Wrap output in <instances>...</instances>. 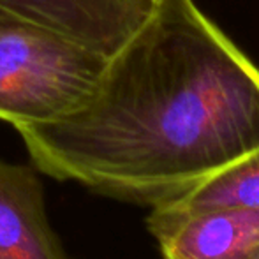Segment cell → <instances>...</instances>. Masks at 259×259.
Segmentation results:
<instances>
[{"label":"cell","instance_id":"8992f818","mask_svg":"<svg viewBox=\"0 0 259 259\" xmlns=\"http://www.w3.org/2000/svg\"><path fill=\"white\" fill-rule=\"evenodd\" d=\"M213 210H259V147L211 173L185 194L154 206L148 221H177Z\"/></svg>","mask_w":259,"mask_h":259},{"label":"cell","instance_id":"5b68a950","mask_svg":"<svg viewBox=\"0 0 259 259\" xmlns=\"http://www.w3.org/2000/svg\"><path fill=\"white\" fill-rule=\"evenodd\" d=\"M0 259H69L48 221L39 178L6 160H0Z\"/></svg>","mask_w":259,"mask_h":259},{"label":"cell","instance_id":"277c9868","mask_svg":"<svg viewBox=\"0 0 259 259\" xmlns=\"http://www.w3.org/2000/svg\"><path fill=\"white\" fill-rule=\"evenodd\" d=\"M164 259H249L259 249V210H213L148 221Z\"/></svg>","mask_w":259,"mask_h":259},{"label":"cell","instance_id":"52a82bcc","mask_svg":"<svg viewBox=\"0 0 259 259\" xmlns=\"http://www.w3.org/2000/svg\"><path fill=\"white\" fill-rule=\"evenodd\" d=\"M249 259H259V249H257V250H256V252H254V254H252V256H250Z\"/></svg>","mask_w":259,"mask_h":259},{"label":"cell","instance_id":"7a4b0ae2","mask_svg":"<svg viewBox=\"0 0 259 259\" xmlns=\"http://www.w3.org/2000/svg\"><path fill=\"white\" fill-rule=\"evenodd\" d=\"M108 58L34 25L0 16V120L14 129L76 111Z\"/></svg>","mask_w":259,"mask_h":259},{"label":"cell","instance_id":"ba28073f","mask_svg":"<svg viewBox=\"0 0 259 259\" xmlns=\"http://www.w3.org/2000/svg\"><path fill=\"white\" fill-rule=\"evenodd\" d=\"M148 2H155V0H148Z\"/></svg>","mask_w":259,"mask_h":259},{"label":"cell","instance_id":"6da1fadb","mask_svg":"<svg viewBox=\"0 0 259 259\" xmlns=\"http://www.w3.org/2000/svg\"><path fill=\"white\" fill-rule=\"evenodd\" d=\"M16 131L42 173L154 208L259 147V69L192 0H155L76 111Z\"/></svg>","mask_w":259,"mask_h":259},{"label":"cell","instance_id":"3957f363","mask_svg":"<svg viewBox=\"0 0 259 259\" xmlns=\"http://www.w3.org/2000/svg\"><path fill=\"white\" fill-rule=\"evenodd\" d=\"M154 4L148 0H0V16L53 32L109 58L147 20Z\"/></svg>","mask_w":259,"mask_h":259}]
</instances>
